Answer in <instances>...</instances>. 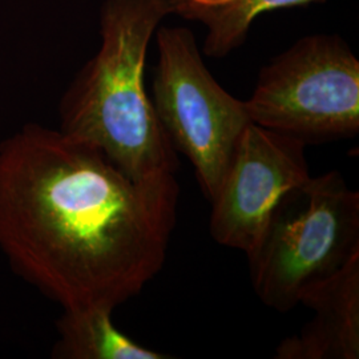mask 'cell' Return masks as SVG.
Wrapping results in <instances>:
<instances>
[{
	"mask_svg": "<svg viewBox=\"0 0 359 359\" xmlns=\"http://www.w3.org/2000/svg\"><path fill=\"white\" fill-rule=\"evenodd\" d=\"M325 0H170V13L206 27L203 52L222 59L240 48L258 16Z\"/></svg>",
	"mask_w": 359,
	"mask_h": 359,
	"instance_id": "ba28073f",
	"label": "cell"
},
{
	"mask_svg": "<svg viewBox=\"0 0 359 359\" xmlns=\"http://www.w3.org/2000/svg\"><path fill=\"white\" fill-rule=\"evenodd\" d=\"M173 173L136 180L60 129L0 142V252L63 310H115L163 269L176 225Z\"/></svg>",
	"mask_w": 359,
	"mask_h": 359,
	"instance_id": "6da1fadb",
	"label": "cell"
},
{
	"mask_svg": "<svg viewBox=\"0 0 359 359\" xmlns=\"http://www.w3.org/2000/svg\"><path fill=\"white\" fill-rule=\"evenodd\" d=\"M305 148L294 137L246 126L210 200L216 243L245 253L253 248L283 194L310 177Z\"/></svg>",
	"mask_w": 359,
	"mask_h": 359,
	"instance_id": "8992f818",
	"label": "cell"
},
{
	"mask_svg": "<svg viewBox=\"0 0 359 359\" xmlns=\"http://www.w3.org/2000/svg\"><path fill=\"white\" fill-rule=\"evenodd\" d=\"M112 310H65L56 322L59 339L52 350L62 359H167L164 353L139 345L112 322Z\"/></svg>",
	"mask_w": 359,
	"mask_h": 359,
	"instance_id": "9c48e42d",
	"label": "cell"
},
{
	"mask_svg": "<svg viewBox=\"0 0 359 359\" xmlns=\"http://www.w3.org/2000/svg\"><path fill=\"white\" fill-rule=\"evenodd\" d=\"M301 304L316 317L278 345L276 358H359V256L309 290Z\"/></svg>",
	"mask_w": 359,
	"mask_h": 359,
	"instance_id": "52a82bcc",
	"label": "cell"
},
{
	"mask_svg": "<svg viewBox=\"0 0 359 359\" xmlns=\"http://www.w3.org/2000/svg\"><path fill=\"white\" fill-rule=\"evenodd\" d=\"M256 294L287 313L359 256V193L332 170L297 185L273 209L245 253Z\"/></svg>",
	"mask_w": 359,
	"mask_h": 359,
	"instance_id": "3957f363",
	"label": "cell"
},
{
	"mask_svg": "<svg viewBox=\"0 0 359 359\" xmlns=\"http://www.w3.org/2000/svg\"><path fill=\"white\" fill-rule=\"evenodd\" d=\"M154 35L158 52L151 96L154 112L212 200L243 130L252 121L245 102L212 76L189 28L158 27Z\"/></svg>",
	"mask_w": 359,
	"mask_h": 359,
	"instance_id": "5b68a950",
	"label": "cell"
},
{
	"mask_svg": "<svg viewBox=\"0 0 359 359\" xmlns=\"http://www.w3.org/2000/svg\"><path fill=\"white\" fill-rule=\"evenodd\" d=\"M252 123L308 144L359 132V60L338 34L297 40L258 74L245 102Z\"/></svg>",
	"mask_w": 359,
	"mask_h": 359,
	"instance_id": "277c9868",
	"label": "cell"
},
{
	"mask_svg": "<svg viewBox=\"0 0 359 359\" xmlns=\"http://www.w3.org/2000/svg\"><path fill=\"white\" fill-rule=\"evenodd\" d=\"M169 15L170 0H104L99 51L59 104L63 133L96 147L136 180L179 169L144 83L151 40Z\"/></svg>",
	"mask_w": 359,
	"mask_h": 359,
	"instance_id": "7a4b0ae2",
	"label": "cell"
}]
</instances>
